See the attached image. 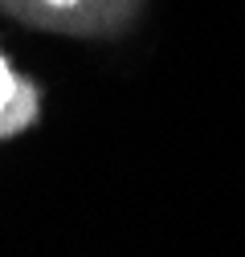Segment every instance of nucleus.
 Listing matches in <instances>:
<instances>
[{
  "instance_id": "nucleus-2",
  "label": "nucleus",
  "mask_w": 245,
  "mask_h": 257,
  "mask_svg": "<svg viewBox=\"0 0 245 257\" xmlns=\"http://www.w3.org/2000/svg\"><path fill=\"white\" fill-rule=\"evenodd\" d=\"M13 94H17V74L9 70V61L0 57V118H5L9 102H13Z\"/></svg>"
},
{
  "instance_id": "nucleus-1",
  "label": "nucleus",
  "mask_w": 245,
  "mask_h": 257,
  "mask_svg": "<svg viewBox=\"0 0 245 257\" xmlns=\"http://www.w3.org/2000/svg\"><path fill=\"white\" fill-rule=\"evenodd\" d=\"M33 118H37V94H33V86L17 82V94H13V102H9V110H5V118H0V135L25 131Z\"/></svg>"
},
{
  "instance_id": "nucleus-3",
  "label": "nucleus",
  "mask_w": 245,
  "mask_h": 257,
  "mask_svg": "<svg viewBox=\"0 0 245 257\" xmlns=\"http://www.w3.org/2000/svg\"><path fill=\"white\" fill-rule=\"evenodd\" d=\"M45 5H53V9H70V5H78V0H45Z\"/></svg>"
}]
</instances>
